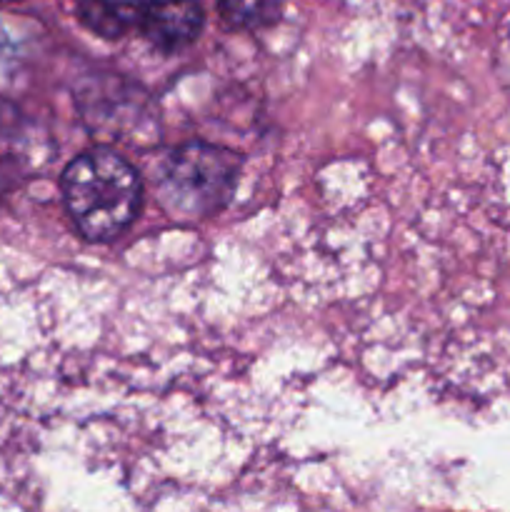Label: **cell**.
<instances>
[{
	"label": "cell",
	"instance_id": "3957f363",
	"mask_svg": "<svg viewBox=\"0 0 510 512\" xmlns=\"http://www.w3.org/2000/svg\"><path fill=\"white\" fill-rule=\"evenodd\" d=\"M203 20L198 0H148L140 28L158 50L178 53L198 38Z\"/></svg>",
	"mask_w": 510,
	"mask_h": 512
},
{
	"label": "cell",
	"instance_id": "6da1fadb",
	"mask_svg": "<svg viewBox=\"0 0 510 512\" xmlns=\"http://www.w3.org/2000/svg\"><path fill=\"white\" fill-rule=\"evenodd\" d=\"M63 198L80 235L105 243L133 223L143 188L123 155L110 148H93L65 168Z\"/></svg>",
	"mask_w": 510,
	"mask_h": 512
},
{
	"label": "cell",
	"instance_id": "7a4b0ae2",
	"mask_svg": "<svg viewBox=\"0 0 510 512\" xmlns=\"http://www.w3.org/2000/svg\"><path fill=\"white\" fill-rule=\"evenodd\" d=\"M240 158L228 148L188 143L163 168L160 198L173 215L205 218L223 208L235 190Z\"/></svg>",
	"mask_w": 510,
	"mask_h": 512
},
{
	"label": "cell",
	"instance_id": "5b68a950",
	"mask_svg": "<svg viewBox=\"0 0 510 512\" xmlns=\"http://www.w3.org/2000/svg\"><path fill=\"white\" fill-rule=\"evenodd\" d=\"M225 23L240 30L268 28L280 18V0H218Z\"/></svg>",
	"mask_w": 510,
	"mask_h": 512
},
{
	"label": "cell",
	"instance_id": "8992f818",
	"mask_svg": "<svg viewBox=\"0 0 510 512\" xmlns=\"http://www.w3.org/2000/svg\"><path fill=\"white\" fill-rule=\"evenodd\" d=\"M0 3H20V0H0Z\"/></svg>",
	"mask_w": 510,
	"mask_h": 512
},
{
	"label": "cell",
	"instance_id": "277c9868",
	"mask_svg": "<svg viewBox=\"0 0 510 512\" xmlns=\"http://www.w3.org/2000/svg\"><path fill=\"white\" fill-rule=\"evenodd\" d=\"M148 0H78V15L100 38H123L143 23Z\"/></svg>",
	"mask_w": 510,
	"mask_h": 512
}]
</instances>
